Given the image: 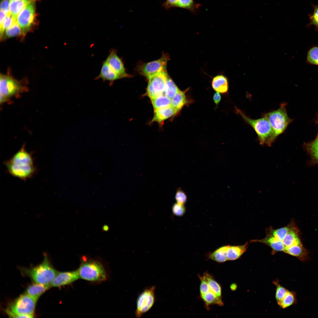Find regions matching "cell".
I'll return each instance as SVG.
<instances>
[{"instance_id": "obj_26", "label": "cell", "mask_w": 318, "mask_h": 318, "mask_svg": "<svg viewBox=\"0 0 318 318\" xmlns=\"http://www.w3.org/2000/svg\"><path fill=\"white\" fill-rule=\"evenodd\" d=\"M179 89L168 75L166 81L164 94L170 98H173Z\"/></svg>"}, {"instance_id": "obj_37", "label": "cell", "mask_w": 318, "mask_h": 318, "mask_svg": "<svg viewBox=\"0 0 318 318\" xmlns=\"http://www.w3.org/2000/svg\"><path fill=\"white\" fill-rule=\"evenodd\" d=\"M175 198L177 203L184 205L187 201V196L184 192L180 188H178L175 194Z\"/></svg>"}, {"instance_id": "obj_44", "label": "cell", "mask_w": 318, "mask_h": 318, "mask_svg": "<svg viewBox=\"0 0 318 318\" xmlns=\"http://www.w3.org/2000/svg\"><path fill=\"white\" fill-rule=\"evenodd\" d=\"M178 0H167L165 3L168 6H177Z\"/></svg>"}, {"instance_id": "obj_6", "label": "cell", "mask_w": 318, "mask_h": 318, "mask_svg": "<svg viewBox=\"0 0 318 318\" xmlns=\"http://www.w3.org/2000/svg\"><path fill=\"white\" fill-rule=\"evenodd\" d=\"M58 272L52 266L45 254L41 263L26 271V274L35 283L50 285Z\"/></svg>"}, {"instance_id": "obj_33", "label": "cell", "mask_w": 318, "mask_h": 318, "mask_svg": "<svg viewBox=\"0 0 318 318\" xmlns=\"http://www.w3.org/2000/svg\"><path fill=\"white\" fill-rule=\"evenodd\" d=\"M273 282L276 286V299L278 304L279 305L288 290L280 285L277 280Z\"/></svg>"}, {"instance_id": "obj_27", "label": "cell", "mask_w": 318, "mask_h": 318, "mask_svg": "<svg viewBox=\"0 0 318 318\" xmlns=\"http://www.w3.org/2000/svg\"><path fill=\"white\" fill-rule=\"evenodd\" d=\"M294 221H292L287 226L277 229L270 228L267 233L283 241Z\"/></svg>"}, {"instance_id": "obj_4", "label": "cell", "mask_w": 318, "mask_h": 318, "mask_svg": "<svg viewBox=\"0 0 318 318\" xmlns=\"http://www.w3.org/2000/svg\"><path fill=\"white\" fill-rule=\"evenodd\" d=\"M236 109L237 112L254 129L258 135L260 144L270 146L274 140L272 130L267 118L263 116L259 119H251L240 110L237 108Z\"/></svg>"}, {"instance_id": "obj_30", "label": "cell", "mask_w": 318, "mask_h": 318, "mask_svg": "<svg viewBox=\"0 0 318 318\" xmlns=\"http://www.w3.org/2000/svg\"><path fill=\"white\" fill-rule=\"evenodd\" d=\"M296 293L288 291L281 303L279 305L282 308L285 309L292 305L297 304Z\"/></svg>"}, {"instance_id": "obj_3", "label": "cell", "mask_w": 318, "mask_h": 318, "mask_svg": "<svg viewBox=\"0 0 318 318\" xmlns=\"http://www.w3.org/2000/svg\"><path fill=\"white\" fill-rule=\"evenodd\" d=\"M37 301L25 293L11 302L5 311L12 317L33 318Z\"/></svg>"}, {"instance_id": "obj_31", "label": "cell", "mask_w": 318, "mask_h": 318, "mask_svg": "<svg viewBox=\"0 0 318 318\" xmlns=\"http://www.w3.org/2000/svg\"><path fill=\"white\" fill-rule=\"evenodd\" d=\"M203 276L207 281L210 290L217 296L221 297V289L219 284L208 274L205 273Z\"/></svg>"}, {"instance_id": "obj_12", "label": "cell", "mask_w": 318, "mask_h": 318, "mask_svg": "<svg viewBox=\"0 0 318 318\" xmlns=\"http://www.w3.org/2000/svg\"><path fill=\"white\" fill-rule=\"evenodd\" d=\"M105 60L121 78L132 77V75L126 72L122 59L118 56L115 49L112 48L110 49L109 54Z\"/></svg>"}, {"instance_id": "obj_25", "label": "cell", "mask_w": 318, "mask_h": 318, "mask_svg": "<svg viewBox=\"0 0 318 318\" xmlns=\"http://www.w3.org/2000/svg\"><path fill=\"white\" fill-rule=\"evenodd\" d=\"M229 245L221 247L215 250L210 256L212 260L219 262H223L227 260V251Z\"/></svg>"}, {"instance_id": "obj_42", "label": "cell", "mask_w": 318, "mask_h": 318, "mask_svg": "<svg viewBox=\"0 0 318 318\" xmlns=\"http://www.w3.org/2000/svg\"><path fill=\"white\" fill-rule=\"evenodd\" d=\"M9 0H2L0 4V9L4 12L6 15L9 12Z\"/></svg>"}, {"instance_id": "obj_17", "label": "cell", "mask_w": 318, "mask_h": 318, "mask_svg": "<svg viewBox=\"0 0 318 318\" xmlns=\"http://www.w3.org/2000/svg\"><path fill=\"white\" fill-rule=\"evenodd\" d=\"M178 112L171 106L154 110V114L152 121L162 122L175 115Z\"/></svg>"}, {"instance_id": "obj_16", "label": "cell", "mask_w": 318, "mask_h": 318, "mask_svg": "<svg viewBox=\"0 0 318 318\" xmlns=\"http://www.w3.org/2000/svg\"><path fill=\"white\" fill-rule=\"evenodd\" d=\"M299 233V230L294 222L283 241L284 247H289L302 243Z\"/></svg>"}, {"instance_id": "obj_20", "label": "cell", "mask_w": 318, "mask_h": 318, "mask_svg": "<svg viewBox=\"0 0 318 318\" xmlns=\"http://www.w3.org/2000/svg\"><path fill=\"white\" fill-rule=\"evenodd\" d=\"M212 86L216 92L225 93L228 90V82L227 78L222 75H217L213 79Z\"/></svg>"}, {"instance_id": "obj_15", "label": "cell", "mask_w": 318, "mask_h": 318, "mask_svg": "<svg viewBox=\"0 0 318 318\" xmlns=\"http://www.w3.org/2000/svg\"><path fill=\"white\" fill-rule=\"evenodd\" d=\"M283 251L297 257L302 261H307L309 259L308 250L303 246L302 243L289 247H284Z\"/></svg>"}, {"instance_id": "obj_41", "label": "cell", "mask_w": 318, "mask_h": 318, "mask_svg": "<svg viewBox=\"0 0 318 318\" xmlns=\"http://www.w3.org/2000/svg\"><path fill=\"white\" fill-rule=\"evenodd\" d=\"M0 40H2L4 34V32L3 30V26L4 22L6 16V14L4 11L1 10L0 14Z\"/></svg>"}, {"instance_id": "obj_5", "label": "cell", "mask_w": 318, "mask_h": 318, "mask_svg": "<svg viewBox=\"0 0 318 318\" xmlns=\"http://www.w3.org/2000/svg\"><path fill=\"white\" fill-rule=\"evenodd\" d=\"M77 270L80 278L87 281L99 282L107 279L104 267L100 262L97 260L84 259Z\"/></svg>"}, {"instance_id": "obj_19", "label": "cell", "mask_w": 318, "mask_h": 318, "mask_svg": "<svg viewBox=\"0 0 318 318\" xmlns=\"http://www.w3.org/2000/svg\"><path fill=\"white\" fill-rule=\"evenodd\" d=\"M50 286V284L35 283L28 286L25 293L37 301L39 297L49 288Z\"/></svg>"}, {"instance_id": "obj_23", "label": "cell", "mask_w": 318, "mask_h": 318, "mask_svg": "<svg viewBox=\"0 0 318 318\" xmlns=\"http://www.w3.org/2000/svg\"><path fill=\"white\" fill-rule=\"evenodd\" d=\"M185 92L180 90L171 99V106L178 112L187 103Z\"/></svg>"}, {"instance_id": "obj_29", "label": "cell", "mask_w": 318, "mask_h": 318, "mask_svg": "<svg viewBox=\"0 0 318 318\" xmlns=\"http://www.w3.org/2000/svg\"><path fill=\"white\" fill-rule=\"evenodd\" d=\"M21 29L17 21H16L5 31L2 40L16 36L21 37Z\"/></svg>"}, {"instance_id": "obj_1", "label": "cell", "mask_w": 318, "mask_h": 318, "mask_svg": "<svg viewBox=\"0 0 318 318\" xmlns=\"http://www.w3.org/2000/svg\"><path fill=\"white\" fill-rule=\"evenodd\" d=\"M4 164L10 174L24 180L32 177L36 171L32 156L24 145Z\"/></svg>"}, {"instance_id": "obj_36", "label": "cell", "mask_w": 318, "mask_h": 318, "mask_svg": "<svg viewBox=\"0 0 318 318\" xmlns=\"http://www.w3.org/2000/svg\"><path fill=\"white\" fill-rule=\"evenodd\" d=\"M172 210L174 215L179 217L183 216L186 212V208L184 205L177 202L173 205Z\"/></svg>"}, {"instance_id": "obj_14", "label": "cell", "mask_w": 318, "mask_h": 318, "mask_svg": "<svg viewBox=\"0 0 318 318\" xmlns=\"http://www.w3.org/2000/svg\"><path fill=\"white\" fill-rule=\"evenodd\" d=\"M121 78V77L111 67L105 60L102 63L100 74L95 80L101 79L103 82L108 81L109 85L111 86L115 81Z\"/></svg>"}, {"instance_id": "obj_21", "label": "cell", "mask_w": 318, "mask_h": 318, "mask_svg": "<svg viewBox=\"0 0 318 318\" xmlns=\"http://www.w3.org/2000/svg\"><path fill=\"white\" fill-rule=\"evenodd\" d=\"M37 0H10L9 5V11L14 19L17 21L19 13L27 4L31 1Z\"/></svg>"}, {"instance_id": "obj_10", "label": "cell", "mask_w": 318, "mask_h": 318, "mask_svg": "<svg viewBox=\"0 0 318 318\" xmlns=\"http://www.w3.org/2000/svg\"><path fill=\"white\" fill-rule=\"evenodd\" d=\"M155 286L144 289L138 297L136 301V308L135 315L137 318L141 317L153 307L155 301Z\"/></svg>"}, {"instance_id": "obj_35", "label": "cell", "mask_w": 318, "mask_h": 318, "mask_svg": "<svg viewBox=\"0 0 318 318\" xmlns=\"http://www.w3.org/2000/svg\"><path fill=\"white\" fill-rule=\"evenodd\" d=\"M313 6L314 11L312 14H309L310 23L308 25H314L318 30V5Z\"/></svg>"}, {"instance_id": "obj_38", "label": "cell", "mask_w": 318, "mask_h": 318, "mask_svg": "<svg viewBox=\"0 0 318 318\" xmlns=\"http://www.w3.org/2000/svg\"><path fill=\"white\" fill-rule=\"evenodd\" d=\"M201 280V283L200 286V292L201 295H203L210 291V289L208 285L207 281L203 276V277L200 276Z\"/></svg>"}, {"instance_id": "obj_11", "label": "cell", "mask_w": 318, "mask_h": 318, "mask_svg": "<svg viewBox=\"0 0 318 318\" xmlns=\"http://www.w3.org/2000/svg\"><path fill=\"white\" fill-rule=\"evenodd\" d=\"M168 76L166 71H164L158 73L148 79L146 94L150 99L164 93Z\"/></svg>"}, {"instance_id": "obj_7", "label": "cell", "mask_w": 318, "mask_h": 318, "mask_svg": "<svg viewBox=\"0 0 318 318\" xmlns=\"http://www.w3.org/2000/svg\"><path fill=\"white\" fill-rule=\"evenodd\" d=\"M263 116L267 118L270 124L274 140L285 131L292 120L287 115L285 103L281 104L277 110L266 113Z\"/></svg>"}, {"instance_id": "obj_32", "label": "cell", "mask_w": 318, "mask_h": 318, "mask_svg": "<svg viewBox=\"0 0 318 318\" xmlns=\"http://www.w3.org/2000/svg\"><path fill=\"white\" fill-rule=\"evenodd\" d=\"M307 62L312 65H318V47L314 46L308 51L307 57Z\"/></svg>"}, {"instance_id": "obj_18", "label": "cell", "mask_w": 318, "mask_h": 318, "mask_svg": "<svg viewBox=\"0 0 318 318\" xmlns=\"http://www.w3.org/2000/svg\"><path fill=\"white\" fill-rule=\"evenodd\" d=\"M251 241L261 242L268 245L271 248L273 252L284 251V246L283 241L268 233L266 237L262 239L252 240Z\"/></svg>"}, {"instance_id": "obj_40", "label": "cell", "mask_w": 318, "mask_h": 318, "mask_svg": "<svg viewBox=\"0 0 318 318\" xmlns=\"http://www.w3.org/2000/svg\"><path fill=\"white\" fill-rule=\"evenodd\" d=\"M194 5L193 0H178L177 6L188 9H191Z\"/></svg>"}, {"instance_id": "obj_46", "label": "cell", "mask_w": 318, "mask_h": 318, "mask_svg": "<svg viewBox=\"0 0 318 318\" xmlns=\"http://www.w3.org/2000/svg\"><path fill=\"white\" fill-rule=\"evenodd\" d=\"M317 121H318V120H317ZM317 136L318 137V136Z\"/></svg>"}, {"instance_id": "obj_9", "label": "cell", "mask_w": 318, "mask_h": 318, "mask_svg": "<svg viewBox=\"0 0 318 318\" xmlns=\"http://www.w3.org/2000/svg\"><path fill=\"white\" fill-rule=\"evenodd\" d=\"M169 59L168 54L163 53L158 59L139 64L137 66L136 70L140 74L148 79L158 73L166 71L167 65Z\"/></svg>"}, {"instance_id": "obj_45", "label": "cell", "mask_w": 318, "mask_h": 318, "mask_svg": "<svg viewBox=\"0 0 318 318\" xmlns=\"http://www.w3.org/2000/svg\"><path fill=\"white\" fill-rule=\"evenodd\" d=\"M102 230L104 232H107L109 230V227L108 225L105 224L102 226Z\"/></svg>"}, {"instance_id": "obj_13", "label": "cell", "mask_w": 318, "mask_h": 318, "mask_svg": "<svg viewBox=\"0 0 318 318\" xmlns=\"http://www.w3.org/2000/svg\"><path fill=\"white\" fill-rule=\"evenodd\" d=\"M80 277L77 269L72 271L58 272L51 286L59 287L70 284L78 279Z\"/></svg>"}, {"instance_id": "obj_43", "label": "cell", "mask_w": 318, "mask_h": 318, "mask_svg": "<svg viewBox=\"0 0 318 318\" xmlns=\"http://www.w3.org/2000/svg\"><path fill=\"white\" fill-rule=\"evenodd\" d=\"M213 98L214 103L218 105L221 99V96L220 93L217 92L215 93L213 95Z\"/></svg>"}, {"instance_id": "obj_22", "label": "cell", "mask_w": 318, "mask_h": 318, "mask_svg": "<svg viewBox=\"0 0 318 318\" xmlns=\"http://www.w3.org/2000/svg\"><path fill=\"white\" fill-rule=\"evenodd\" d=\"M248 244L238 246H230L227 251L228 260H234L238 259L246 251Z\"/></svg>"}, {"instance_id": "obj_39", "label": "cell", "mask_w": 318, "mask_h": 318, "mask_svg": "<svg viewBox=\"0 0 318 318\" xmlns=\"http://www.w3.org/2000/svg\"><path fill=\"white\" fill-rule=\"evenodd\" d=\"M16 21L13 18L10 12L6 15L3 26V30L5 31L9 28Z\"/></svg>"}, {"instance_id": "obj_8", "label": "cell", "mask_w": 318, "mask_h": 318, "mask_svg": "<svg viewBox=\"0 0 318 318\" xmlns=\"http://www.w3.org/2000/svg\"><path fill=\"white\" fill-rule=\"evenodd\" d=\"M36 1H32L27 4L18 16L16 21L21 29L20 38L21 40H23L26 34L31 31L35 24Z\"/></svg>"}, {"instance_id": "obj_24", "label": "cell", "mask_w": 318, "mask_h": 318, "mask_svg": "<svg viewBox=\"0 0 318 318\" xmlns=\"http://www.w3.org/2000/svg\"><path fill=\"white\" fill-rule=\"evenodd\" d=\"M151 100L154 110L171 106V99L164 94Z\"/></svg>"}, {"instance_id": "obj_34", "label": "cell", "mask_w": 318, "mask_h": 318, "mask_svg": "<svg viewBox=\"0 0 318 318\" xmlns=\"http://www.w3.org/2000/svg\"><path fill=\"white\" fill-rule=\"evenodd\" d=\"M307 149L314 159L318 162V137L313 141L309 143Z\"/></svg>"}, {"instance_id": "obj_2", "label": "cell", "mask_w": 318, "mask_h": 318, "mask_svg": "<svg viewBox=\"0 0 318 318\" xmlns=\"http://www.w3.org/2000/svg\"><path fill=\"white\" fill-rule=\"evenodd\" d=\"M10 73L1 74L0 76V104L9 101L14 97H19L28 90L25 82L14 78Z\"/></svg>"}, {"instance_id": "obj_28", "label": "cell", "mask_w": 318, "mask_h": 318, "mask_svg": "<svg viewBox=\"0 0 318 318\" xmlns=\"http://www.w3.org/2000/svg\"><path fill=\"white\" fill-rule=\"evenodd\" d=\"M201 297L207 305L216 304L221 306L223 305L221 297L217 296L211 290Z\"/></svg>"}]
</instances>
